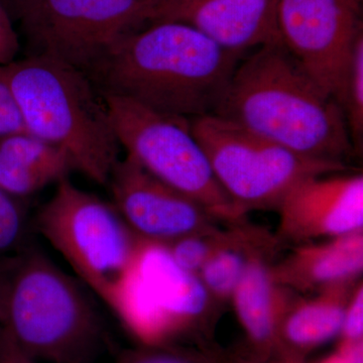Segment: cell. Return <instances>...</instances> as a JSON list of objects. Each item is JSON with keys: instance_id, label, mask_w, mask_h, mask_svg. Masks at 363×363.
<instances>
[{"instance_id": "5", "label": "cell", "mask_w": 363, "mask_h": 363, "mask_svg": "<svg viewBox=\"0 0 363 363\" xmlns=\"http://www.w3.org/2000/svg\"><path fill=\"white\" fill-rule=\"evenodd\" d=\"M37 228L81 283L107 306L143 242L112 203L78 188L69 178L57 184L51 199L40 208Z\"/></svg>"}, {"instance_id": "17", "label": "cell", "mask_w": 363, "mask_h": 363, "mask_svg": "<svg viewBox=\"0 0 363 363\" xmlns=\"http://www.w3.org/2000/svg\"><path fill=\"white\" fill-rule=\"evenodd\" d=\"M70 161L63 150L30 133L0 138V189L25 198L68 178Z\"/></svg>"}, {"instance_id": "6", "label": "cell", "mask_w": 363, "mask_h": 363, "mask_svg": "<svg viewBox=\"0 0 363 363\" xmlns=\"http://www.w3.org/2000/svg\"><path fill=\"white\" fill-rule=\"evenodd\" d=\"M190 123L217 181L245 215L278 209L305 179L347 169L345 164L301 156L215 114L195 117Z\"/></svg>"}, {"instance_id": "7", "label": "cell", "mask_w": 363, "mask_h": 363, "mask_svg": "<svg viewBox=\"0 0 363 363\" xmlns=\"http://www.w3.org/2000/svg\"><path fill=\"white\" fill-rule=\"evenodd\" d=\"M104 98L126 157L192 198L222 223L247 219L217 181L190 119L160 113L123 98Z\"/></svg>"}, {"instance_id": "18", "label": "cell", "mask_w": 363, "mask_h": 363, "mask_svg": "<svg viewBox=\"0 0 363 363\" xmlns=\"http://www.w3.org/2000/svg\"><path fill=\"white\" fill-rule=\"evenodd\" d=\"M276 235L245 219L226 224L218 243L197 274L217 305L228 302L255 257L279 250Z\"/></svg>"}, {"instance_id": "26", "label": "cell", "mask_w": 363, "mask_h": 363, "mask_svg": "<svg viewBox=\"0 0 363 363\" xmlns=\"http://www.w3.org/2000/svg\"><path fill=\"white\" fill-rule=\"evenodd\" d=\"M315 363H363V343L337 346L334 352Z\"/></svg>"}, {"instance_id": "8", "label": "cell", "mask_w": 363, "mask_h": 363, "mask_svg": "<svg viewBox=\"0 0 363 363\" xmlns=\"http://www.w3.org/2000/svg\"><path fill=\"white\" fill-rule=\"evenodd\" d=\"M216 306L166 245L143 240L108 307L142 346H164L202 328Z\"/></svg>"}, {"instance_id": "1", "label": "cell", "mask_w": 363, "mask_h": 363, "mask_svg": "<svg viewBox=\"0 0 363 363\" xmlns=\"http://www.w3.org/2000/svg\"><path fill=\"white\" fill-rule=\"evenodd\" d=\"M242 55L192 26L157 21L123 35L85 74L104 96L192 119L213 113Z\"/></svg>"}, {"instance_id": "20", "label": "cell", "mask_w": 363, "mask_h": 363, "mask_svg": "<svg viewBox=\"0 0 363 363\" xmlns=\"http://www.w3.org/2000/svg\"><path fill=\"white\" fill-rule=\"evenodd\" d=\"M222 230L223 227L217 226L210 230L184 236L164 245L182 269L198 274L216 247Z\"/></svg>"}, {"instance_id": "13", "label": "cell", "mask_w": 363, "mask_h": 363, "mask_svg": "<svg viewBox=\"0 0 363 363\" xmlns=\"http://www.w3.org/2000/svg\"><path fill=\"white\" fill-rule=\"evenodd\" d=\"M276 6L277 0H157L149 23H184L225 49L245 54L281 42Z\"/></svg>"}, {"instance_id": "11", "label": "cell", "mask_w": 363, "mask_h": 363, "mask_svg": "<svg viewBox=\"0 0 363 363\" xmlns=\"http://www.w3.org/2000/svg\"><path fill=\"white\" fill-rule=\"evenodd\" d=\"M107 185L112 204L143 240L169 245L223 225L199 203L157 180L128 157L119 160Z\"/></svg>"}, {"instance_id": "16", "label": "cell", "mask_w": 363, "mask_h": 363, "mask_svg": "<svg viewBox=\"0 0 363 363\" xmlns=\"http://www.w3.org/2000/svg\"><path fill=\"white\" fill-rule=\"evenodd\" d=\"M274 253H264L248 264L231 297L236 317L259 359H271L277 334L293 291L272 276Z\"/></svg>"}, {"instance_id": "19", "label": "cell", "mask_w": 363, "mask_h": 363, "mask_svg": "<svg viewBox=\"0 0 363 363\" xmlns=\"http://www.w3.org/2000/svg\"><path fill=\"white\" fill-rule=\"evenodd\" d=\"M335 101L340 106L353 149L363 140V33L357 38Z\"/></svg>"}, {"instance_id": "24", "label": "cell", "mask_w": 363, "mask_h": 363, "mask_svg": "<svg viewBox=\"0 0 363 363\" xmlns=\"http://www.w3.org/2000/svg\"><path fill=\"white\" fill-rule=\"evenodd\" d=\"M28 131L4 67H0V138Z\"/></svg>"}, {"instance_id": "28", "label": "cell", "mask_w": 363, "mask_h": 363, "mask_svg": "<svg viewBox=\"0 0 363 363\" xmlns=\"http://www.w3.org/2000/svg\"><path fill=\"white\" fill-rule=\"evenodd\" d=\"M35 1V0H0V4L6 9L13 20L18 21L21 14Z\"/></svg>"}, {"instance_id": "4", "label": "cell", "mask_w": 363, "mask_h": 363, "mask_svg": "<svg viewBox=\"0 0 363 363\" xmlns=\"http://www.w3.org/2000/svg\"><path fill=\"white\" fill-rule=\"evenodd\" d=\"M4 70L26 131L63 150L73 171L106 186L121 147L105 98L89 77L37 55Z\"/></svg>"}, {"instance_id": "29", "label": "cell", "mask_w": 363, "mask_h": 363, "mask_svg": "<svg viewBox=\"0 0 363 363\" xmlns=\"http://www.w3.org/2000/svg\"><path fill=\"white\" fill-rule=\"evenodd\" d=\"M236 363H295L286 362V360L277 359V360H271V359H259V358H255V359L252 360H243V362H238Z\"/></svg>"}, {"instance_id": "14", "label": "cell", "mask_w": 363, "mask_h": 363, "mask_svg": "<svg viewBox=\"0 0 363 363\" xmlns=\"http://www.w3.org/2000/svg\"><path fill=\"white\" fill-rule=\"evenodd\" d=\"M363 269V231L295 245L285 259L272 262L278 285L295 293L316 294L357 281Z\"/></svg>"}, {"instance_id": "12", "label": "cell", "mask_w": 363, "mask_h": 363, "mask_svg": "<svg viewBox=\"0 0 363 363\" xmlns=\"http://www.w3.org/2000/svg\"><path fill=\"white\" fill-rule=\"evenodd\" d=\"M342 173L310 177L286 194L277 209L279 221L274 235L279 245L363 231L362 174Z\"/></svg>"}, {"instance_id": "10", "label": "cell", "mask_w": 363, "mask_h": 363, "mask_svg": "<svg viewBox=\"0 0 363 363\" xmlns=\"http://www.w3.org/2000/svg\"><path fill=\"white\" fill-rule=\"evenodd\" d=\"M276 18L286 51L335 99L363 33L362 0H277Z\"/></svg>"}, {"instance_id": "27", "label": "cell", "mask_w": 363, "mask_h": 363, "mask_svg": "<svg viewBox=\"0 0 363 363\" xmlns=\"http://www.w3.org/2000/svg\"><path fill=\"white\" fill-rule=\"evenodd\" d=\"M0 363H38L11 341L0 336Z\"/></svg>"}, {"instance_id": "9", "label": "cell", "mask_w": 363, "mask_h": 363, "mask_svg": "<svg viewBox=\"0 0 363 363\" xmlns=\"http://www.w3.org/2000/svg\"><path fill=\"white\" fill-rule=\"evenodd\" d=\"M157 0H35L20 18L30 55L86 73L117 40L147 25Z\"/></svg>"}, {"instance_id": "3", "label": "cell", "mask_w": 363, "mask_h": 363, "mask_svg": "<svg viewBox=\"0 0 363 363\" xmlns=\"http://www.w3.org/2000/svg\"><path fill=\"white\" fill-rule=\"evenodd\" d=\"M0 336L37 362L87 363L102 327L82 285L25 248L0 259Z\"/></svg>"}, {"instance_id": "22", "label": "cell", "mask_w": 363, "mask_h": 363, "mask_svg": "<svg viewBox=\"0 0 363 363\" xmlns=\"http://www.w3.org/2000/svg\"><path fill=\"white\" fill-rule=\"evenodd\" d=\"M117 363H224L214 354L174 348L171 345L142 346L125 353Z\"/></svg>"}, {"instance_id": "23", "label": "cell", "mask_w": 363, "mask_h": 363, "mask_svg": "<svg viewBox=\"0 0 363 363\" xmlns=\"http://www.w3.org/2000/svg\"><path fill=\"white\" fill-rule=\"evenodd\" d=\"M363 343V284L358 281L344 314L337 346Z\"/></svg>"}, {"instance_id": "15", "label": "cell", "mask_w": 363, "mask_h": 363, "mask_svg": "<svg viewBox=\"0 0 363 363\" xmlns=\"http://www.w3.org/2000/svg\"><path fill=\"white\" fill-rule=\"evenodd\" d=\"M358 281L332 286L310 298L294 293L277 334L274 354L279 359L303 363L308 353L339 337L346 308Z\"/></svg>"}, {"instance_id": "21", "label": "cell", "mask_w": 363, "mask_h": 363, "mask_svg": "<svg viewBox=\"0 0 363 363\" xmlns=\"http://www.w3.org/2000/svg\"><path fill=\"white\" fill-rule=\"evenodd\" d=\"M26 230L25 212L18 198L0 189V259L21 250Z\"/></svg>"}, {"instance_id": "2", "label": "cell", "mask_w": 363, "mask_h": 363, "mask_svg": "<svg viewBox=\"0 0 363 363\" xmlns=\"http://www.w3.org/2000/svg\"><path fill=\"white\" fill-rule=\"evenodd\" d=\"M212 114L310 159L345 164L354 152L337 102L281 42L240 62Z\"/></svg>"}, {"instance_id": "25", "label": "cell", "mask_w": 363, "mask_h": 363, "mask_svg": "<svg viewBox=\"0 0 363 363\" xmlns=\"http://www.w3.org/2000/svg\"><path fill=\"white\" fill-rule=\"evenodd\" d=\"M20 49V37L14 28L13 20L0 4V67L16 61Z\"/></svg>"}]
</instances>
